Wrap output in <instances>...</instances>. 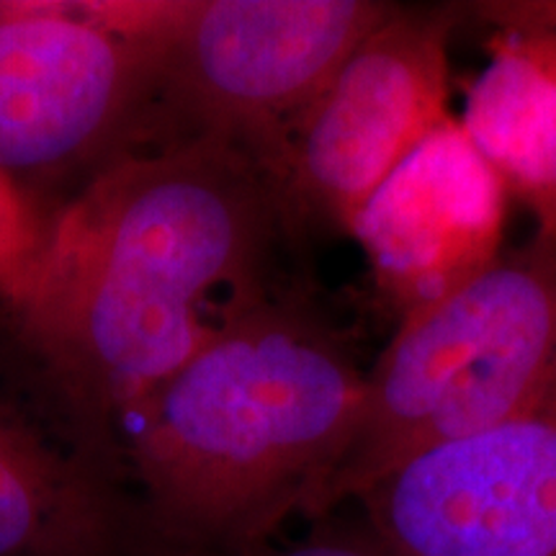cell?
Listing matches in <instances>:
<instances>
[{
	"label": "cell",
	"mask_w": 556,
	"mask_h": 556,
	"mask_svg": "<svg viewBox=\"0 0 556 556\" xmlns=\"http://www.w3.org/2000/svg\"><path fill=\"white\" fill-rule=\"evenodd\" d=\"M507 193L451 116L368 199L351 235L389 317L426 312L503 255Z\"/></svg>",
	"instance_id": "cell-8"
},
{
	"label": "cell",
	"mask_w": 556,
	"mask_h": 556,
	"mask_svg": "<svg viewBox=\"0 0 556 556\" xmlns=\"http://www.w3.org/2000/svg\"><path fill=\"white\" fill-rule=\"evenodd\" d=\"M397 0L168 3L150 103L165 144L222 139L274 168L296 116Z\"/></svg>",
	"instance_id": "cell-5"
},
{
	"label": "cell",
	"mask_w": 556,
	"mask_h": 556,
	"mask_svg": "<svg viewBox=\"0 0 556 556\" xmlns=\"http://www.w3.org/2000/svg\"><path fill=\"white\" fill-rule=\"evenodd\" d=\"M556 389V235L503 250L475 281L402 319L366 371L317 513L451 443L526 413Z\"/></svg>",
	"instance_id": "cell-3"
},
{
	"label": "cell",
	"mask_w": 556,
	"mask_h": 556,
	"mask_svg": "<svg viewBox=\"0 0 556 556\" xmlns=\"http://www.w3.org/2000/svg\"><path fill=\"white\" fill-rule=\"evenodd\" d=\"M471 0L394 3L281 139L270 168L291 240L351 235L361 208L451 116V41Z\"/></svg>",
	"instance_id": "cell-4"
},
{
	"label": "cell",
	"mask_w": 556,
	"mask_h": 556,
	"mask_svg": "<svg viewBox=\"0 0 556 556\" xmlns=\"http://www.w3.org/2000/svg\"><path fill=\"white\" fill-rule=\"evenodd\" d=\"M39 235L34 232L16 184L0 173V289H9L29 261Z\"/></svg>",
	"instance_id": "cell-11"
},
{
	"label": "cell",
	"mask_w": 556,
	"mask_h": 556,
	"mask_svg": "<svg viewBox=\"0 0 556 556\" xmlns=\"http://www.w3.org/2000/svg\"><path fill=\"white\" fill-rule=\"evenodd\" d=\"M364 377L323 309L274 289L131 409L144 490L184 536L258 546L294 513H317Z\"/></svg>",
	"instance_id": "cell-2"
},
{
	"label": "cell",
	"mask_w": 556,
	"mask_h": 556,
	"mask_svg": "<svg viewBox=\"0 0 556 556\" xmlns=\"http://www.w3.org/2000/svg\"><path fill=\"white\" fill-rule=\"evenodd\" d=\"M168 3H0V173L54 170L148 111Z\"/></svg>",
	"instance_id": "cell-6"
},
{
	"label": "cell",
	"mask_w": 556,
	"mask_h": 556,
	"mask_svg": "<svg viewBox=\"0 0 556 556\" xmlns=\"http://www.w3.org/2000/svg\"><path fill=\"white\" fill-rule=\"evenodd\" d=\"M96 531L86 490L0 413V556H83Z\"/></svg>",
	"instance_id": "cell-10"
},
{
	"label": "cell",
	"mask_w": 556,
	"mask_h": 556,
	"mask_svg": "<svg viewBox=\"0 0 556 556\" xmlns=\"http://www.w3.org/2000/svg\"><path fill=\"white\" fill-rule=\"evenodd\" d=\"M486 65L464 99V135L533 232L556 235V0H471Z\"/></svg>",
	"instance_id": "cell-9"
},
{
	"label": "cell",
	"mask_w": 556,
	"mask_h": 556,
	"mask_svg": "<svg viewBox=\"0 0 556 556\" xmlns=\"http://www.w3.org/2000/svg\"><path fill=\"white\" fill-rule=\"evenodd\" d=\"M356 503L405 556H556V389L405 464Z\"/></svg>",
	"instance_id": "cell-7"
},
{
	"label": "cell",
	"mask_w": 556,
	"mask_h": 556,
	"mask_svg": "<svg viewBox=\"0 0 556 556\" xmlns=\"http://www.w3.org/2000/svg\"><path fill=\"white\" fill-rule=\"evenodd\" d=\"M235 556H405L397 546H392L384 536L374 531V526L366 520L364 531L356 533H319L299 544L263 552L253 546L248 552Z\"/></svg>",
	"instance_id": "cell-12"
},
{
	"label": "cell",
	"mask_w": 556,
	"mask_h": 556,
	"mask_svg": "<svg viewBox=\"0 0 556 556\" xmlns=\"http://www.w3.org/2000/svg\"><path fill=\"white\" fill-rule=\"evenodd\" d=\"M289 240L261 160L193 139L111 163L5 294L70 397L131 413L274 291L270 263Z\"/></svg>",
	"instance_id": "cell-1"
}]
</instances>
